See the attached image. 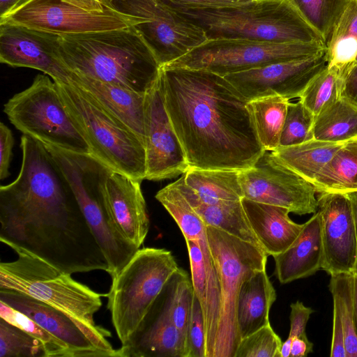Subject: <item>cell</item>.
Here are the masks:
<instances>
[{"label":"cell","instance_id":"cell-40","mask_svg":"<svg viewBox=\"0 0 357 357\" xmlns=\"http://www.w3.org/2000/svg\"><path fill=\"white\" fill-rule=\"evenodd\" d=\"M313 114L298 100L289 102L280 136V147L301 144L313 139Z\"/></svg>","mask_w":357,"mask_h":357},{"label":"cell","instance_id":"cell-11","mask_svg":"<svg viewBox=\"0 0 357 357\" xmlns=\"http://www.w3.org/2000/svg\"><path fill=\"white\" fill-rule=\"evenodd\" d=\"M326 50L323 43H272L243 38L208 39L162 66L211 72L221 76L272 63L307 58Z\"/></svg>","mask_w":357,"mask_h":357},{"label":"cell","instance_id":"cell-1","mask_svg":"<svg viewBox=\"0 0 357 357\" xmlns=\"http://www.w3.org/2000/svg\"><path fill=\"white\" fill-rule=\"evenodd\" d=\"M158 79L189 168L241 171L252 167L265 150L249 101L224 76L161 67Z\"/></svg>","mask_w":357,"mask_h":357},{"label":"cell","instance_id":"cell-8","mask_svg":"<svg viewBox=\"0 0 357 357\" xmlns=\"http://www.w3.org/2000/svg\"><path fill=\"white\" fill-rule=\"evenodd\" d=\"M3 112L16 129L46 147L91 155L90 147L68 114L56 85L39 74L31 84L15 94Z\"/></svg>","mask_w":357,"mask_h":357},{"label":"cell","instance_id":"cell-30","mask_svg":"<svg viewBox=\"0 0 357 357\" xmlns=\"http://www.w3.org/2000/svg\"><path fill=\"white\" fill-rule=\"evenodd\" d=\"M312 184L318 194L357 191V138L337 150Z\"/></svg>","mask_w":357,"mask_h":357},{"label":"cell","instance_id":"cell-12","mask_svg":"<svg viewBox=\"0 0 357 357\" xmlns=\"http://www.w3.org/2000/svg\"><path fill=\"white\" fill-rule=\"evenodd\" d=\"M100 1L121 13L143 18L134 28L152 50L160 67L208 40L201 27L162 0Z\"/></svg>","mask_w":357,"mask_h":357},{"label":"cell","instance_id":"cell-24","mask_svg":"<svg viewBox=\"0 0 357 357\" xmlns=\"http://www.w3.org/2000/svg\"><path fill=\"white\" fill-rule=\"evenodd\" d=\"M250 224L265 252L278 255L289 248L301 232L304 223L294 222L284 207L243 199Z\"/></svg>","mask_w":357,"mask_h":357},{"label":"cell","instance_id":"cell-14","mask_svg":"<svg viewBox=\"0 0 357 357\" xmlns=\"http://www.w3.org/2000/svg\"><path fill=\"white\" fill-rule=\"evenodd\" d=\"M104 6V10L91 13L63 0H31L0 22L65 36L127 28L143 21Z\"/></svg>","mask_w":357,"mask_h":357},{"label":"cell","instance_id":"cell-41","mask_svg":"<svg viewBox=\"0 0 357 357\" xmlns=\"http://www.w3.org/2000/svg\"><path fill=\"white\" fill-rule=\"evenodd\" d=\"M282 342L268 324L242 338L234 357H280Z\"/></svg>","mask_w":357,"mask_h":357},{"label":"cell","instance_id":"cell-50","mask_svg":"<svg viewBox=\"0 0 357 357\" xmlns=\"http://www.w3.org/2000/svg\"><path fill=\"white\" fill-rule=\"evenodd\" d=\"M348 195L354 214L355 227H356V241H357V191L351 192L347 193ZM357 276V252H356V264H355V269L354 273Z\"/></svg>","mask_w":357,"mask_h":357},{"label":"cell","instance_id":"cell-4","mask_svg":"<svg viewBox=\"0 0 357 357\" xmlns=\"http://www.w3.org/2000/svg\"><path fill=\"white\" fill-rule=\"evenodd\" d=\"M16 260L0 264V289L17 291L38 299L68 316L96 347L117 357L107 340L111 333L96 325L94 314L102 306V296L40 258L15 249Z\"/></svg>","mask_w":357,"mask_h":357},{"label":"cell","instance_id":"cell-26","mask_svg":"<svg viewBox=\"0 0 357 357\" xmlns=\"http://www.w3.org/2000/svg\"><path fill=\"white\" fill-rule=\"evenodd\" d=\"M275 290L266 269L255 271L243 282L237 302V324L241 340L270 324V309Z\"/></svg>","mask_w":357,"mask_h":357},{"label":"cell","instance_id":"cell-53","mask_svg":"<svg viewBox=\"0 0 357 357\" xmlns=\"http://www.w3.org/2000/svg\"><path fill=\"white\" fill-rule=\"evenodd\" d=\"M30 1H31V0H19V1H18V3H17V6H16L15 8L13 10H16V9H17V8H20L21 6H24L25 3H28V2H29ZM13 11H12V12H13Z\"/></svg>","mask_w":357,"mask_h":357},{"label":"cell","instance_id":"cell-36","mask_svg":"<svg viewBox=\"0 0 357 357\" xmlns=\"http://www.w3.org/2000/svg\"><path fill=\"white\" fill-rule=\"evenodd\" d=\"M326 45L349 0H290Z\"/></svg>","mask_w":357,"mask_h":357},{"label":"cell","instance_id":"cell-5","mask_svg":"<svg viewBox=\"0 0 357 357\" xmlns=\"http://www.w3.org/2000/svg\"><path fill=\"white\" fill-rule=\"evenodd\" d=\"M172 8L201 27L208 39L326 44L290 0H252L241 5L210 9Z\"/></svg>","mask_w":357,"mask_h":357},{"label":"cell","instance_id":"cell-48","mask_svg":"<svg viewBox=\"0 0 357 357\" xmlns=\"http://www.w3.org/2000/svg\"><path fill=\"white\" fill-rule=\"evenodd\" d=\"M313 344L309 341L307 335L295 337L291 342L289 357H304L312 352Z\"/></svg>","mask_w":357,"mask_h":357},{"label":"cell","instance_id":"cell-31","mask_svg":"<svg viewBox=\"0 0 357 357\" xmlns=\"http://www.w3.org/2000/svg\"><path fill=\"white\" fill-rule=\"evenodd\" d=\"M313 139L344 144L357 138V106L340 97L314 119Z\"/></svg>","mask_w":357,"mask_h":357},{"label":"cell","instance_id":"cell-19","mask_svg":"<svg viewBox=\"0 0 357 357\" xmlns=\"http://www.w3.org/2000/svg\"><path fill=\"white\" fill-rule=\"evenodd\" d=\"M100 188L105 208L119 233L140 248L150 224L141 181L105 166Z\"/></svg>","mask_w":357,"mask_h":357},{"label":"cell","instance_id":"cell-39","mask_svg":"<svg viewBox=\"0 0 357 357\" xmlns=\"http://www.w3.org/2000/svg\"><path fill=\"white\" fill-rule=\"evenodd\" d=\"M0 357H46L41 342L0 317Z\"/></svg>","mask_w":357,"mask_h":357},{"label":"cell","instance_id":"cell-28","mask_svg":"<svg viewBox=\"0 0 357 357\" xmlns=\"http://www.w3.org/2000/svg\"><path fill=\"white\" fill-rule=\"evenodd\" d=\"M344 144L312 139L272 151L286 166L312 183L318 174Z\"/></svg>","mask_w":357,"mask_h":357},{"label":"cell","instance_id":"cell-49","mask_svg":"<svg viewBox=\"0 0 357 357\" xmlns=\"http://www.w3.org/2000/svg\"><path fill=\"white\" fill-rule=\"evenodd\" d=\"M71 5L91 13L104 10L105 6L100 0H63Z\"/></svg>","mask_w":357,"mask_h":357},{"label":"cell","instance_id":"cell-54","mask_svg":"<svg viewBox=\"0 0 357 357\" xmlns=\"http://www.w3.org/2000/svg\"><path fill=\"white\" fill-rule=\"evenodd\" d=\"M356 63H357V59H356Z\"/></svg>","mask_w":357,"mask_h":357},{"label":"cell","instance_id":"cell-37","mask_svg":"<svg viewBox=\"0 0 357 357\" xmlns=\"http://www.w3.org/2000/svg\"><path fill=\"white\" fill-rule=\"evenodd\" d=\"M342 78L327 66L305 89L299 100L316 117L341 97Z\"/></svg>","mask_w":357,"mask_h":357},{"label":"cell","instance_id":"cell-43","mask_svg":"<svg viewBox=\"0 0 357 357\" xmlns=\"http://www.w3.org/2000/svg\"><path fill=\"white\" fill-rule=\"evenodd\" d=\"M191 271V280L194 293L197 297L202 310L206 302V279L203 255L199 245L190 240H185Z\"/></svg>","mask_w":357,"mask_h":357},{"label":"cell","instance_id":"cell-25","mask_svg":"<svg viewBox=\"0 0 357 357\" xmlns=\"http://www.w3.org/2000/svg\"><path fill=\"white\" fill-rule=\"evenodd\" d=\"M174 183L206 226L224 231L264 250L250 224L242 200L206 204L202 202L195 192L185 183L183 176Z\"/></svg>","mask_w":357,"mask_h":357},{"label":"cell","instance_id":"cell-6","mask_svg":"<svg viewBox=\"0 0 357 357\" xmlns=\"http://www.w3.org/2000/svg\"><path fill=\"white\" fill-rule=\"evenodd\" d=\"M71 119L86 140L91 156L109 169L142 181L144 141L71 82H55Z\"/></svg>","mask_w":357,"mask_h":357},{"label":"cell","instance_id":"cell-15","mask_svg":"<svg viewBox=\"0 0 357 357\" xmlns=\"http://www.w3.org/2000/svg\"><path fill=\"white\" fill-rule=\"evenodd\" d=\"M327 64L326 50L303 59L272 63L224 76L249 102L271 96L300 98Z\"/></svg>","mask_w":357,"mask_h":357},{"label":"cell","instance_id":"cell-10","mask_svg":"<svg viewBox=\"0 0 357 357\" xmlns=\"http://www.w3.org/2000/svg\"><path fill=\"white\" fill-rule=\"evenodd\" d=\"M206 233L221 294L213 357H234L241 341L236 311L241 286L253 272L266 268L268 255L262 249L213 227L206 226Z\"/></svg>","mask_w":357,"mask_h":357},{"label":"cell","instance_id":"cell-35","mask_svg":"<svg viewBox=\"0 0 357 357\" xmlns=\"http://www.w3.org/2000/svg\"><path fill=\"white\" fill-rule=\"evenodd\" d=\"M155 197L173 218L185 240L195 242L206 234L204 221L174 183L160 190Z\"/></svg>","mask_w":357,"mask_h":357},{"label":"cell","instance_id":"cell-23","mask_svg":"<svg viewBox=\"0 0 357 357\" xmlns=\"http://www.w3.org/2000/svg\"><path fill=\"white\" fill-rule=\"evenodd\" d=\"M321 217L317 211L304 223L298 238L285 251L273 256L275 275L286 284L314 274L321 269L323 245Z\"/></svg>","mask_w":357,"mask_h":357},{"label":"cell","instance_id":"cell-46","mask_svg":"<svg viewBox=\"0 0 357 357\" xmlns=\"http://www.w3.org/2000/svg\"><path fill=\"white\" fill-rule=\"evenodd\" d=\"M172 8L210 9L241 5L252 0H162Z\"/></svg>","mask_w":357,"mask_h":357},{"label":"cell","instance_id":"cell-45","mask_svg":"<svg viewBox=\"0 0 357 357\" xmlns=\"http://www.w3.org/2000/svg\"><path fill=\"white\" fill-rule=\"evenodd\" d=\"M14 137L10 129L3 122L0 123V179L10 176Z\"/></svg>","mask_w":357,"mask_h":357},{"label":"cell","instance_id":"cell-22","mask_svg":"<svg viewBox=\"0 0 357 357\" xmlns=\"http://www.w3.org/2000/svg\"><path fill=\"white\" fill-rule=\"evenodd\" d=\"M69 81L87 93L144 142L146 93L98 81L71 71Z\"/></svg>","mask_w":357,"mask_h":357},{"label":"cell","instance_id":"cell-33","mask_svg":"<svg viewBox=\"0 0 357 357\" xmlns=\"http://www.w3.org/2000/svg\"><path fill=\"white\" fill-rule=\"evenodd\" d=\"M194 294L192 280L184 270L178 268L156 299L172 322L186 338Z\"/></svg>","mask_w":357,"mask_h":357},{"label":"cell","instance_id":"cell-34","mask_svg":"<svg viewBox=\"0 0 357 357\" xmlns=\"http://www.w3.org/2000/svg\"><path fill=\"white\" fill-rule=\"evenodd\" d=\"M328 287L333 297V310L338 312L342 325L347 357H357L354 273L331 275Z\"/></svg>","mask_w":357,"mask_h":357},{"label":"cell","instance_id":"cell-9","mask_svg":"<svg viewBox=\"0 0 357 357\" xmlns=\"http://www.w3.org/2000/svg\"><path fill=\"white\" fill-rule=\"evenodd\" d=\"M72 190L80 210L101 249L111 278L139 249L118 231L105 208L100 188L105 165L91 155H79L45 146Z\"/></svg>","mask_w":357,"mask_h":357},{"label":"cell","instance_id":"cell-21","mask_svg":"<svg viewBox=\"0 0 357 357\" xmlns=\"http://www.w3.org/2000/svg\"><path fill=\"white\" fill-rule=\"evenodd\" d=\"M117 357H188L186 337L155 300Z\"/></svg>","mask_w":357,"mask_h":357},{"label":"cell","instance_id":"cell-47","mask_svg":"<svg viewBox=\"0 0 357 357\" xmlns=\"http://www.w3.org/2000/svg\"><path fill=\"white\" fill-rule=\"evenodd\" d=\"M341 97L357 106V63L342 78Z\"/></svg>","mask_w":357,"mask_h":357},{"label":"cell","instance_id":"cell-42","mask_svg":"<svg viewBox=\"0 0 357 357\" xmlns=\"http://www.w3.org/2000/svg\"><path fill=\"white\" fill-rule=\"evenodd\" d=\"M187 343L188 357H206L204 317L200 303L195 294L188 326Z\"/></svg>","mask_w":357,"mask_h":357},{"label":"cell","instance_id":"cell-51","mask_svg":"<svg viewBox=\"0 0 357 357\" xmlns=\"http://www.w3.org/2000/svg\"><path fill=\"white\" fill-rule=\"evenodd\" d=\"M19 0H0V19L10 13L16 7Z\"/></svg>","mask_w":357,"mask_h":357},{"label":"cell","instance_id":"cell-27","mask_svg":"<svg viewBox=\"0 0 357 357\" xmlns=\"http://www.w3.org/2000/svg\"><path fill=\"white\" fill-rule=\"evenodd\" d=\"M239 170L189 168L183 176L185 183L206 204L243 199Z\"/></svg>","mask_w":357,"mask_h":357},{"label":"cell","instance_id":"cell-16","mask_svg":"<svg viewBox=\"0 0 357 357\" xmlns=\"http://www.w3.org/2000/svg\"><path fill=\"white\" fill-rule=\"evenodd\" d=\"M144 146L145 179L173 178L188 170L187 157L166 109L158 78L146 93Z\"/></svg>","mask_w":357,"mask_h":357},{"label":"cell","instance_id":"cell-3","mask_svg":"<svg viewBox=\"0 0 357 357\" xmlns=\"http://www.w3.org/2000/svg\"><path fill=\"white\" fill-rule=\"evenodd\" d=\"M60 55L71 72L146 93L160 66L134 26L60 36Z\"/></svg>","mask_w":357,"mask_h":357},{"label":"cell","instance_id":"cell-32","mask_svg":"<svg viewBox=\"0 0 357 357\" xmlns=\"http://www.w3.org/2000/svg\"><path fill=\"white\" fill-rule=\"evenodd\" d=\"M289 100L271 96L249 102L259 140L265 151L280 147V136Z\"/></svg>","mask_w":357,"mask_h":357},{"label":"cell","instance_id":"cell-29","mask_svg":"<svg viewBox=\"0 0 357 357\" xmlns=\"http://www.w3.org/2000/svg\"><path fill=\"white\" fill-rule=\"evenodd\" d=\"M327 66L347 72L357 59V0H349L326 43Z\"/></svg>","mask_w":357,"mask_h":357},{"label":"cell","instance_id":"cell-52","mask_svg":"<svg viewBox=\"0 0 357 357\" xmlns=\"http://www.w3.org/2000/svg\"><path fill=\"white\" fill-rule=\"evenodd\" d=\"M354 303H355V311H356V319L357 324V276L354 274Z\"/></svg>","mask_w":357,"mask_h":357},{"label":"cell","instance_id":"cell-2","mask_svg":"<svg viewBox=\"0 0 357 357\" xmlns=\"http://www.w3.org/2000/svg\"><path fill=\"white\" fill-rule=\"evenodd\" d=\"M0 241L70 273L108 265L68 185L34 184L0 200Z\"/></svg>","mask_w":357,"mask_h":357},{"label":"cell","instance_id":"cell-17","mask_svg":"<svg viewBox=\"0 0 357 357\" xmlns=\"http://www.w3.org/2000/svg\"><path fill=\"white\" fill-rule=\"evenodd\" d=\"M60 40L54 33L0 22V61L42 71L55 82H69L70 71L61 61Z\"/></svg>","mask_w":357,"mask_h":357},{"label":"cell","instance_id":"cell-18","mask_svg":"<svg viewBox=\"0 0 357 357\" xmlns=\"http://www.w3.org/2000/svg\"><path fill=\"white\" fill-rule=\"evenodd\" d=\"M321 217V270L330 275L354 273L357 241L353 210L345 193L322 192L317 197Z\"/></svg>","mask_w":357,"mask_h":357},{"label":"cell","instance_id":"cell-7","mask_svg":"<svg viewBox=\"0 0 357 357\" xmlns=\"http://www.w3.org/2000/svg\"><path fill=\"white\" fill-rule=\"evenodd\" d=\"M178 268L171 251L143 248L112 278L107 309L121 344L137 328Z\"/></svg>","mask_w":357,"mask_h":357},{"label":"cell","instance_id":"cell-20","mask_svg":"<svg viewBox=\"0 0 357 357\" xmlns=\"http://www.w3.org/2000/svg\"><path fill=\"white\" fill-rule=\"evenodd\" d=\"M0 301L33 320L65 342L74 357H110L94 346L79 326L63 312L26 294L0 289Z\"/></svg>","mask_w":357,"mask_h":357},{"label":"cell","instance_id":"cell-13","mask_svg":"<svg viewBox=\"0 0 357 357\" xmlns=\"http://www.w3.org/2000/svg\"><path fill=\"white\" fill-rule=\"evenodd\" d=\"M243 198L282 206L297 215L318 210L314 185L286 166L272 152L264 151L252 167L240 171Z\"/></svg>","mask_w":357,"mask_h":357},{"label":"cell","instance_id":"cell-44","mask_svg":"<svg viewBox=\"0 0 357 357\" xmlns=\"http://www.w3.org/2000/svg\"><path fill=\"white\" fill-rule=\"evenodd\" d=\"M290 307V331L288 337L282 344L280 357H289L293 339L306 334V326L310 314L313 312L311 307L305 306L302 302L298 301L291 303Z\"/></svg>","mask_w":357,"mask_h":357},{"label":"cell","instance_id":"cell-38","mask_svg":"<svg viewBox=\"0 0 357 357\" xmlns=\"http://www.w3.org/2000/svg\"><path fill=\"white\" fill-rule=\"evenodd\" d=\"M0 317L24 330L43 344L46 357H74L67 344L26 315L0 301Z\"/></svg>","mask_w":357,"mask_h":357}]
</instances>
